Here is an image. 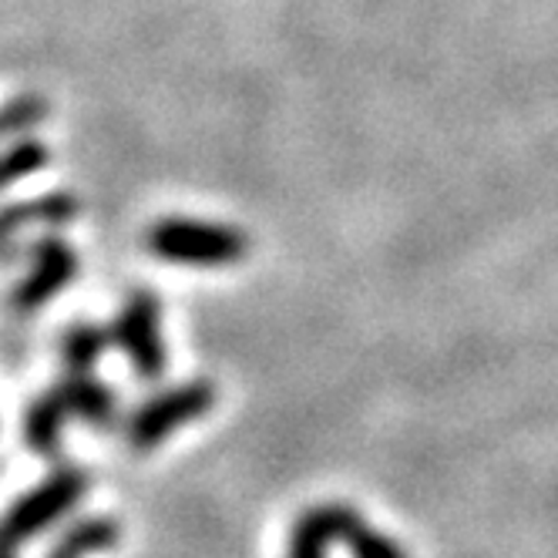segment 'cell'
I'll return each instance as SVG.
<instances>
[{"label": "cell", "instance_id": "cell-1", "mask_svg": "<svg viewBox=\"0 0 558 558\" xmlns=\"http://www.w3.org/2000/svg\"><path fill=\"white\" fill-rule=\"evenodd\" d=\"M340 542L353 558H408L404 545L377 532L364 514L343 501H327L306 508L290 532L287 558H327V545Z\"/></svg>", "mask_w": 558, "mask_h": 558}, {"label": "cell", "instance_id": "cell-2", "mask_svg": "<svg viewBox=\"0 0 558 558\" xmlns=\"http://www.w3.org/2000/svg\"><path fill=\"white\" fill-rule=\"evenodd\" d=\"M148 250L166 263H185V266H232L250 253L246 235L203 219H162L148 232Z\"/></svg>", "mask_w": 558, "mask_h": 558}, {"label": "cell", "instance_id": "cell-3", "mask_svg": "<svg viewBox=\"0 0 558 558\" xmlns=\"http://www.w3.org/2000/svg\"><path fill=\"white\" fill-rule=\"evenodd\" d=\"M88 492V477L77 468H61L54 471L45 485H37L27 492L21 501L8 508V514L0 518V548H14L31 542L34 535L48 532L58 518L77 508V501Z\"/></svg>", "mask_w": 558, "mask_h": 558}, {"label": "cell", "instance_id": "cell-4", "mask_svg": "<svg viewBox=\"0 0 558 558\" xmlns=\"http://www.w3.org/2000/svg\"><path fill=\"white\" fill-rule=\"evenodd\" d=\"M213 408H216L213 380H189V384L169 387L132 411V417L125 424V437L135 451H151L162 445L169 434L185 427L189 421L206 417Z\"/></svg>", "mask_w": 558, "mask_h": 558}, {"label": "cell", "instance_id": "cell-5", "mask_svg": "<svg viewBox=\"0 0 558 558\" xmlns=\"http://www.w3.org/2000/svg\"><path fill=\"white\" fill-rule=\"evenodd\" d=\"M111 343L122 350L142 380L166 374V340H162V303L151 290H135L111 324Z\"/></svg>", "mask_w": 558, "mask_h": 558}, {"label": "cell", "instance_id": "cell-6", "mask_svg": "<svg viewBox=\"0 0 558 558\" xmlns=\"http://www.w3.org/2000/svg\"><path fill=\"white\" fill-rule=\"evenodd\" d=\"M31 272L17 283L11 306L17 313H34L45 303H51L71 279L77 276V253L71 250V243L58 235H45L31 246Z\"/></svg>", "mask_w": 558, "mask_h": 558}, {"label": "cell", "instance_id": "cell-7", "mask_svg": "<svg viewBox=\"0 0 558 558\" xmlns=\"http://www.w3.org/2000/svg\"><path fill=\"white\" fill-rule=\"evenodd\" d=\"M77 198L71 192H51L41 198H31V203L4 206L0 209V253H8L11 239L27 229V226H68L77 216Z\"/></svg>", "mask_w": 558, "mask_h": 558}, {"label": "cell", "instance_id": "cell-8", "mask_svg": "<svg viewBox=\"0 0 558 558\" xmlns=\"http://www.w3.org/2000/svg\"><path fill=\"white\" fill-rule=\"evenodd\" d=\"M54 390L71 417L92 421L95 427H111L118 417V401L111 387L98 380L95 374H68L61 384H54Z\"/></svg>", "mask_w": 558, "mask_h": 558}, {"label": "cell", "instance_id": "cell-9", "mask_svg": "<svg viewBox=\"0 0 558 558\" xmlns=\"http://www.w3.org/2000/svg\"><path fill=\"white\" fill-rule=\"evenodd\" d=\"M71 421L64 401L58 397V390L51 387L48 393H41L37 401L27 408V417H24V441L31 451L37 454H54L58 445H61V430L64 424Z\"/></svg>", "mask_w": 558, "mask_h": 558}, {"label": "cell", "instance_id": "cell-10", "mask_svg": "<svg viewBox=\"0 0 558 558\" xmlns=\"http://www.w3.org/2000/svg\"><path fill=\"white\" fill-rule=\"evenodd\" d=\"M118 538H122V529H118L114 518L92 514V518H82V522H74L54 542V548L48 551V558H88V555H98V551L114 548Z\"/></svg>", "mask_w": 558, "mask_h": 558}, {"label": "cell", "instance_id": "cell-11", "mask_svg": "<svg viewBox=\"0 0 558 558\" xmlns=\"http://www.w3.org/2000/svg\"><path fill=\"white\" fill-rule=\"evenodd\" d=\"M108 347H111L108 330H101L95 324H74L61 337V361H64L68 374H92Z\"/></svg>", "mask_w": 558, "mask_h": 558}, {"label": "cell", "instance_id": "cell-12", "mask_svg": "<svg viewBox=\"0 0 558 558\" xmlns=\"http://www.w3.org/2000/svg\"><path fill=\"white\" fill-rule=\"evenodd\" d=\"M48 158H51V151L45 142H34V138L14 142L4 155H0V192H4L8 185H14L17 179L41 172L48 166Z\"/></svg>", "mask_w": 558, "mask_h": 558}, {"label": "cell", "instance_id": "cell-13", "mask_svg": "<svg viewBox=\"0 0 558 558\" xmlns=\"http://www.w3.org/2000/svg\"><path fill=\"white\" fill-rule=\"evenodd\" d=\"M48 118V101L45 98H14L0 108V135H24L31 129H37Z\"/></svg>", "mask_w": 558, "mask_h": 558}, {"label": "cell", "instance_id": "cell-14", "mask_svg": "<svg viewBox=\"0 0 558 558\" xmlns=\"http://www.w3.org/2000/svg\"><path fill=\"white\" fill-rule=\"evenodd\" d=\"M0 558H14V548H0Z\"/></svg>", "mask_w": 558, "mask_h": 558}]
</instances>
